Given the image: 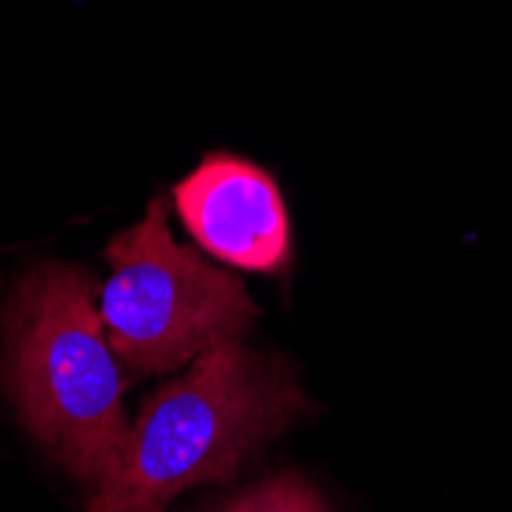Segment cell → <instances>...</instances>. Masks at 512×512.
I'll return each instance as SVG.
<instances>
[{
	"instance_id": "277c9868",
	"label": "cell",
	"mask_w": 512,
	"mask_h": 512,
	"mask_svg": "<svg viewBox=\"0 0 512 512\" xmlns=\"http://www.w3.org/2000/svg\"><path fill=\"white\" fill-rule=\"evenodd\" d=\"M175 209L209 255L258 273L289 270L286 203L261 166L212 154L175 188Z\"/></svg>"
},
{
	"instance_id": "5b68a950",
	"label": "cell",
	"mask_w": 512,
	"mask_h": 512,
	"mask_svg": "<svg viewBox=\"0 0 512 512\" xmlns=\"http://www.w3.org/2000/svg\"><path fill=\"white\" fill-rule=\"evenodd\" d=\"M221 512H329V506L304 476L283 473L230 500Z\"/></svg>"
},
{
	"instance_id": "3957f363",
	"label": "cell",
	"mask_w": 512,
	"mask_h": 512,
	"mask_svg": "<svg viewBox=\"0 0 512 512\" xmlns=\"http://www.w3.org/2000/svg\"><path fill=\"white\" fill-rule=\"evenodd\" d=\"M102 322L132 371H169L218 344L240 341L258 316L237 276L175 243L160 200L105 252Z\"/></svg>"
},
{
	"instance_id": "7a4b0ae2",
	"label": "cell",
	"mask_w": 512,
	"mask_h": 512,
	"mask_svg": "<svg viewBox=\"0 0 512 512\" xmlns=\"http://www.w3.org/2000/svg\"><path fill=\"white\" fill-rule=\"evenodd\" d=\"M7 341L25 427L77 482L99 491L117 473L132 427L92 279L68 264L31 270L10 301Z\"/></svg>"
},
{
	"instance_id": "6da1fadb",
	"label": "cell",
	"mask_w": 512,
	"mask_h": 512,
	"mask_svg": "<svg viewBox=\"0 0 512 512\" xmlns=\"http://www.w3.org/2000/svg\"><path fill=\"white\" fill-rule=\"evenodd\" d=\"M310 411L286 359L240 341L212 347L138 411L117 473L89 491V512H163L181 491L227 482Z\"/></svg>"
}]
</instances>
